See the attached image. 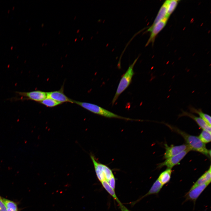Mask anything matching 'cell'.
Segmentation results:
<instances>
[{"label": "cell", "instance_id": "6", "mask_svg": "<svg viewBox=\"0 0 211 211\" xmlns=\"http://www.w3.org/2000/svg\"><path fill=\"white\" fill-rule=\"evenodd\" d=\"M191 150L187 149L181 153L167 159L163 162L158 164L157 168H161L166 166L167 169H171L174 166L178 164Z\"/></svg>", "mask_w": 211, "mask_h": 211}, {"label": "cell", "instance_id": "4", "mask_svg": "<svg viewBox=\"0 0 211 211\" xmlns=\"http://www.w3.org/2000/svg\"><path fill=\"white\" fill-rule=\"evenodd\" d=\"M96 176L101 182L106 181L107 182L112 177L114 176L111 170L105 165L98 162L94 156L90 155Z\"/></svg>", "mask_w": 211, "mask_h": 211}, {"label": "cell", "instance_id": "23", "mask_svg": "<svg viewBox=\"0 0 211 211\" xmlns=\"http://www.w3.org/2000/svg\"><path fill=\"white\" fill-rule=\"evenodd\" d=\"M7 211H10L7 209Z\"/></svg>", "mask_w": 211, "mask_h": 211}, {"label": "cell", "instance_id": "22", "mask_svg": "<svg viewBox=\"0 0 211 211\" xmlns=\"http://www.w3.org/2000/svg\"><path fill=\"white\" fill-rule=\"evenodd\" d=\"M0 211H7V208L2 198H0Z\"/></svg>", "mask_w": 211, "mask_h": 211}, {"label": "cell", "instance_id": "1", "mask_svg": "<svg viewBox=\"0 0 211 211\" xmlns=\"http://www.w3.org/2000/svg\"><path fill=\"white\" fill-rule=\"evenodd\" d=\"M165 124L171 130L180 135L183 138L191 150L199 152L208 157H210V150L207 149L205 144L200 140L198 137L189 135L169 124Z\"/></svg>", "mask_w": 211, "mask_h": 211}, {"label": "cell", "instance_id": "15", "mask_svg": "<svg viewBox=\"0 0 211 211\" xmlns=\"http://www.w3.org/2000/svg\"><path fill=\"white\" fill-rule=\"evenodd\" d=\"M168 4V0L165 1L161 7L152 24H154L164 19H168L169 17L167 16Z\"/></svg>", "mask_w": 211, "mask_h": 211}, {"label": "cell", "instance_id": "18", "mask_svg": "<svg viewBox=\"0 0 211 211\" xmlns=\"http://www.w3.org/2000/svg\"><path fill=\"white\" fill-rule=\"evenodd\" d=\"M2 200L7 210L10 211H19L18 205L16 202L5 198H3Z\"/></svg>", "mask_w": 211, "mask_h": 211}, {"label": "cell", "instance_id": "13", "mask_svg": "<svg viewBox=\"0 0 211 211\" xmlns=\"http://www.w3.org/2000/svg\"><path fill=\"white\" fill-rule=\"evenodd\" d=\"M163 186V185L161 183L158 179H157L154 183L148 192L140 198L137 200L136 201L133 202L132 204L133 205L135 204L136 203L140 200L144 198L149 195L158 194L162 188Z\"/></svg>", "mask_w": 211, "mask_h": 211}, {"label": "cell", "instance_id": "14", "mask_svg": "<svg viewBox=\"0 0 211 211\" xmlns=\"http://www.w3.org/2000/svg\"><path fill=\"white\" fill-rule=\"evenodd\" d=\"M211 169L210 166L208 170L198 179L190 189L206 183H210L211 181Z\"/></svg>", "mask_w": 211, "mask_h": 211}, {"label": "cell", "instance_id": "20", "mask_svg": "<svg viewBox=\"0 0 211 211\" xmlns=\"http://www.w3.org/2000/svg\"><path fill=\"white\" fill-rule=\"evenodd\" d=\"M180 1L178 0H168L167 16L169 17L175 9Z\"/></svg>", "mask_w": 211, "mask_h": 211}, {"label": "cell", "instance_id": "24", "mask_svg": "<svg viewBox=\"0 0 211 211\" xmlns=\"http://www.w3.org/2000/svg\"><path fill=\"white\" fill-rule=\"evenodd\" d=\"M1 198V196H0V198Z\"/></svg>", "mask_w": 211, "mask_h": 211}, {"label": "cell", "instance_id": "12", "mask_svg": "<svg viewBox=\"0 0 211 211\" xmlns=\"http://www.w3.org/2000/svg\"><path fill=\"white\" fill-rule=\"evenodd\" d=\"M101 183L105 189L118 203L121 211H130L120 202L116 195L115 190L112 189L106 181H104Z\"/></svg>", "mask_w": 211, "mask_h": 211}, {"label": "cell", "instance_id": "5", "mask_svg": "<svg viewBox=\"0 0 211 211\" xmlns=\"http://www.w3.org/2000/svg\"><path fill=\"white\" fill-rule=\"evenodd\" d=\"M16 93L21 97L18 100H30L40 103L47 97V92L41 91H35L30 92H18Z\"/></svg>", "mask_w": 211, "mask_h": 211}, {"label": "cell", "instance_id": "7", "mask_svg": "<svg viewBox=\"0 0 211 211\" xmlns=\"http://www.w3.org/2000/svg\"><path fill=\"white\" fill-rule=\"evenodd\" d=\"M168 19H164L152 25L148 28L147 32L151 33L150 35L148 41L146 44V46L148 45L150 43H153L155 38L158 34L163 29L166 25Z\"/></svg>", "mask_w": 211, "mask_h": 211}, {"label": "cell", "instance_id": "10", "mask_svg": "<svg viewBox=\"0 0 211 211\" xmlns=\"http://www.w3.org/2000/svg\"><path fill=\"white\" fill-rule=\"evenodd\" d=\"M165 145L166 151L164 154V158L165 159L179 154L187 149H190L186 144L170 147L166 144Z\"/></svg>", "mask_w": 211, "mask_h": 211}, {"label": "cell", "instance_id": "21", "mask_svg": "<svg viewBox=\"0 0 211 211\" xmlns=\"http://www.w3.org/2000/svg\"><path fill=\"white\" fill-rule=\"evenodd\" d=\"M198 137L204 144L209 143L211 141V133L203 130Z\"/></svg>", "mask_w": 211, "mask_h": 211}, {"label": "cell", "instance_id": "8", "mask_svg": "<svg viewBox=\"0 0 211 211\" xmlns=\"http://www.w3.org/2000/svg\"><path fill=\"white\" fill-rule=\"evenodd\" d=\"M209 184L206 183L190 189L185 195L186 201H191L195 204L197 199Z\"/></svg>", "mask_w": 211, "mask_h": 211}, {"label": "cell", "instance_id": "2", "mask_svg": "<svg viewBox=\"0 0 211 211\" xmlns=\"http://www.w3.org/2000/svg\"><path fill=\"white\" fill-rule=\"evenodd\" d=\"M75 103L94 114L109 118H115L127 120H132L130 118L119 115L96 105L86 102L74 100Z\"/></svg>", "mask_w": 211, "mask_h": 211}, {"label": "cell", "instance_id": "9", "mask_svg": "<svg viewBox=\"0 0 211 211\" xmlns=\"http://www.w3.org/2000/svg\"><path fill=\"white\" fill-rule=\"evenodd\" d=\"M47 97L61 103L67 102L74 103V100L68 97L64 93L63 86L59 90L47 92Z\"/></svg>", "mask_w": 211, "mask_h": 211}, {"label": "cell", "instance_id": "17", "mask_svg": "<svg viewBox=\"0 0 211 211\" xmlns=\"http://www.w3.org/2000/svg\"><path fill=\"white\" fill-rule=\"evenodd\" d=\"M171 169H167L166 170L161 173L158 179L164 185L169 181L171 178Z\"/></svg>", "mask_w": 211, "mask_h": 211}, {"label": "cell", "instance_id": "11", "mask_svg": "<svg viewBox=\"0 0 211 211\" xmlns=\"http://www.w3.org/2000/svg\"><path fill=\"white\" fill-rule=\"evenodd\" d=\"M182 113L179 115L178 117L183 116L189 117L194 120L198 126L203 130H205L211 133V126L209 125L202 118L197 117L191 113L182 110Z\"/></svg>", "mask_w": 211, "mask_h": 211}, {"label": "cell", "instance_id": "19", "mask_svg": "<svg viewBox=\"0 0 211 211\" xmlns=\"http://www.w3.org/2000/svg\"><path fill=\"white\" fill-rule=\"evenodd\" d=\"M39 103L47 107L50 108L54 107L62 104L60 103L47 97Z\"/></svg>", "mask_w": 211, "mask_h": 211}, {"label": "cell", "instance_id": "3", "mask_svg": "<svg viewBox=\"0 0 211 211\" xmlns=\"http://www.w3.org/2000/svg\"><path fill=\"white\" fill-rule=\"evenodd\" d=\"M138 59V57L130 65L126 71L122 76L112 100V105L115 103L119 96L128 88L131 83L132 77L135 74L133 68Z\"/></svg>", "mask_w": 211, "mask_h": 211}, {"label": "cell", "instance_id": "16", "mask_svg": "<svg viewBox=\"0 0 211 211\" xmlns=\"http://www.w3.org/2000/svg\"><path fill=\"white\" fill-rule=\"evenodd\" d=\"M189 108L190 111L198 114L199 117L202 118L209 125L211 126V117L209 115L203 113L202 110L200 109H197L191 106H190Z\"/></svg>", "mask_w": 211, "mask_h": 211}]
</instances>
